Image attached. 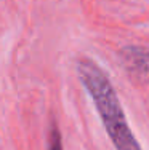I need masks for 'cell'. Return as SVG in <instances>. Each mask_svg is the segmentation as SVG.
I'll return each mask as SVG.
<instances>
[{
    "label": "cell",
    "instance_id": "obj_1",
    "mask_svg": "<svg viewBox=\"0 0 149 150\" xmlns=\"http://www.w3.org/2000/svg\"><path fill=\"white\" fill-rule=\"evenodd\" d=\"M77 74L87 93L93 99L99 118L115 150H143L130 129L114 86L101 67L91 59H79Z\"/></svg>",
    "mask_w": 149,
    "mask_h": 150
},
{
    "label": "cell",
    "instance_id": "obj_2",
    "mask_svg": "<svg viewBox=\"0 0 149 150\" xmlns=\"http://www.w3.org/2000/svg\"><path fill=\"white\" fill-rule=\"evenodd\" d=\"M122 66L135 85L149 83V50L143 46H125L120 51Z\"/></svg>",
    "mask_w": 149,
    "mask_h": 150
},
{
    "label": "cell",
    "instance_id": "obj_3",
    "mask_svg": "<svg viewBox=\"0 0 149 150\" xmlns=\"http://www.w3.org/2000/svg\"><path fill=\"white\" fill-rule=\"evenodd\" d=\"M48 150H63L61 144V134H59L56 125H53L50 129V137H48Z\"/></svg>",
    "mask_w": 149,
    "mask_h": 150
}]
</instances>
